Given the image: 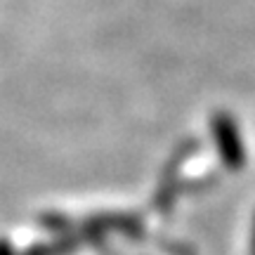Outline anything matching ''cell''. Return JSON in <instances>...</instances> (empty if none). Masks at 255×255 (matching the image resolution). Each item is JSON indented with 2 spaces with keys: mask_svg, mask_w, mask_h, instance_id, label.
I'll list each match as a JSON object with an SVG mask.
<instances>
[{
  "mask_svg": "<svg viewBox=\"0 0 255 255\" xmlns=\"http://www.w3.org/2000/svg\"><path fill=\"white\" fill-rule=\"evenodd\" d=\"M210 128H213V139H215L222 163L232 168V170H239L246 163V149H244V142H241L237 121L225 111H218L210 121Z\"/></svg>",
  "mask_w": 255,
  "mask_h": 255,
  "instance_id": "6da1fadb",
  "label": "cell"
},
{
  "mask_svg": "<svg viewBox=\"0 0 255 255\" xmlns=\"http://www.w3.org/2000/svg\"><path fill=\"white\" fill-rule=\"evenodd\" d=\"M251 255H255V220H253V237H251Z\"/></svg>",
  "mask_w": 255,
  "mask_h": 255,
  "instance_id": "7a4b0ae2",
  "label": "cell"
}]
</instances>
